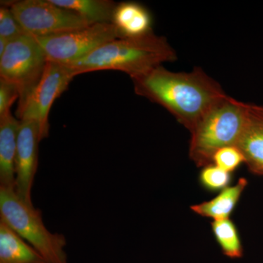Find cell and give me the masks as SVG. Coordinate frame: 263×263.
I'll list each match as a JSON object with an SVG mask.
<instances>
[{"mask_svg":"<svg viewBox=\"0 0 263 263\" xmlns=\"http://www.w3.org/2000/svg\"><path fill=\"white\" fill-rule=\"evenodd\" d=\"M131 79L137 95L163 107L190 132L228 96L221 85L200 67L176 72L161 65Z\"/></svg>","mask_w":263,"mask_h":263,"instance_id":"cell-1","label":"cell"},{"mask_svg":"<svg viewBox=\"0 0 263 263\" xmlns=\"http://www.w3.org/2000/svg\"><path fill=\"white\" fill-rule=\"evenodd\" d=\"M176 60V52L167 38L152 32L142 37L108 41L84 58L65 65L76 76L94 71L117 70L132 78Z\"/></svg>","mask_w":263,"mask_h":263,"instance_id":"cell-2","label":"cell"},{"mask_svg":"<svg viewBox=\"0 0 263 263\" xmlns=\"http://www.w3.org/2000/svg\"><path fill=\"white\" fill-rule=\"evenodd\" d=\"M247 105L228 95L190 131V157L197 167L212 164L213 156L220 148L236 146L245 125Z\"/></svg>","mask_w":263,"mask_h":263,"instance_id":"cell-3","label":"cell"},{"mask_svg":"<svg viewBox=\"0 0 263 263\" xmlns=\"http://www.w3.org/2000/svg\"><path fill=\"white\" fill-rule=\"evenodd\" d=\"M0 221L50 263H68L65 235L49 231L43 222L41 211L24 202L15 189L0 187Z\"/></svg>","mask_w":263,"mask_h":263,"instance_id":"cell-4","label":"cell"},{"mask_svg":"<svg viewBox=\"0 0 263 263\" xmlns=\"http://www.w3.org/2000/svg\"><path fill=\"white\" fill-rule=\"evenodd\" d=\"M47 58L37 39L24 33L11 40L0 57V78L18 88L16 114L23 109L43 75Z\"/></svg>","mask_w":263,"mask_h":263,"instance_id":"cell-5","label":"cell"},{"mask_svg":"<svg viewBox=\"0 0 263 263\" xmlns=\"http://www.w3.org/2000/svg\"><path fill=\"white\" fill-rule=\"evenodd\" d=\"M3 5L9 7L24 32L35 37L55 35L89 25L81 15L51 0H22Z\"/></svg>","mask_w":263,"mask_h":263,"instance_id":"cell-6","label":"cell"},{"mask_svg":"<svg viewBox=\"0 0 263 263\" xmlns=\"http://www.w3.org/2000/svg\"><path fill=\"white\" fill-rule=\"evenodd\" d=\"M35 38L48 62L69 65L87 56L104 43L121 38V35L113 24H97L55 35Z\"/></svg>","mask_w":263,"mask_h":263,"instance_id":"cell-7","label":"cell"},{"mask_svg":"<svg viewBox=\"0 0 263 263\" xmlns=\"http://www.w3.org/2000/svg\"><path fill=\"white\" fill-rule=\"evenodd\" d=\"M76 76L67 65L48 62L37 87L23 109L16 114L19 120L29 119L38 123L41 141L49 135L48 117L52 105Z\"/></svg>","mask_w":263,"mask_h":263,"instance_id":"cell-8","label":"cell"},{"mask_svg":"<svg viewBox=\"0 0 263 263\" xmlns=\"http://www.w3.org/2000/svg\"><path fill=\"white\" fill-rule=\"evenodd\" d=\"M41 141L38 123L29 119L20 120L15 154V191L29 205H33L32 191L37 171Z\"/></svg>","mask_w":263,"mask_h":263,"instance_id":"cell-9","label":"cell"},{"mask_svg":"<svg viewBox=\"0 0 263 263\" xmlns=\"http://www.w3.org/2000/svg\"><path fill=\"white\" fill-rule=\"evenodd\" d=\"M236 146L249 171L263 176V105H247L245 125Z\"/></svg>","mask_w":263,"mask_h":263,"instance_id":"cell-10","label":"cell"},{"mask_svg":"<svg viewBox=\"0 0 263 263\" xmlns=\"http://www.w3.org/2000/svg\"><path fill=\"white\" fill-rule=\"evenodd\" d=\"M20 120L11 112L0 117V187L15 189V161Z\"/></svg>","mask_w":263,"mask_h":263,"instance_id":"cell-11","label":"cell"},{"mask_svg":"<svg viewBox=\"0 0 263 263\" xmlns=\"http://www.w3.org/2000/svg\"><path fill=\"white\" fill-rule=\"evenodd\" d=\"M112 24L121 38L138 37L154 32L152 13L144 5L135 2H125L117 5Z\"/></svg>","mask_w":263,"mask_h":263,"instance_id":"cell-12","label":"cell"},{"mask_svg":"<svg viewBox=\"0 0 263 263\" xmlns=\"http://www.w3.org/2000/svg\"><path fill=\"white\" fill-rule=\"evenodd\" d=\"M247 184V180L240 178L236 184L221 190L212 200L191 206L192 211L203 217L211 218L214 221L230 219Z\"/></svg>","mask_w":263,"mask_h":263,"instance_id":"cell-13","label":"cell"},{"mask_svg":"<svg viewBox=\"0 0 263 263\" xmlns=\"http://www.w3.org/2000/svg\"><path fill=\"white\" fill-rule=\"evenodd\" d=\"M0 263H50L3 221H0Z\"/></svg>","mask_w":263,"mask_h":263,"instance_id":"cell-14","label":"cell"},{"mask_svg":"<svg viewBox=\"0 0 263 263\" xmlns=\"http://www.w3.org/2000/svg\"><path fill=\"white\" fill-rule=\"evenodd\" d=\"M65 9L75 12L89 25L112 24L117 3L110 0H51Z\"/></svg>","mask_w":263,"mask_h":263,"instance_id":"cell-15","label":"cell"},{"mask_svg":"<svg viewBox=\"0 0 263 263\" xmlns=\"http://www.w3.org/2000/svg\"><path fill=\"white\" fill-rule=\"evenodd\" d=\"M213 233L221 251L230 258H239L243 255V247L238 229L230 219L213 221Z\"/></svg>","mask_w":263,"mask_h":263,"instance_id":"cell-16","label":"cell"},{"mask_svg":"<svg viewBox=\"0 0 263 263\" xmlns=\"http://www.w3.org/2000/svg\"><path fill=\"white\" fill-rule=\"evenodd\" d=\"M199 180L205 190L211 192H221L229 186L231 174L217 167L215 164H211L202 167Z\"/></svg>","mask_w":263,"mask_h":263,"instance_id":"cell-17","label":"cell"},{"mask_svg":"<svg viewBox=\"0 0 263 263\" xmlns=\"http://www.w3.org/2000/svg\"><path fill=\"white\" fill-rule=\"evenodd\" d=\"M245 163V157L236 146L224 147L213 156L212 164L232 174L240 164Z\"/></svg>","mask_w":263,"mask_h":263,"instance_id":"cell-18","label":"cell"},{"mask_svg":"<svg viewBox=\"0 0 263 263\" xmlns=\"http://www.w3.org/2000/svg\"><path fill=\"white\" fill-rule=\"evenodd\" d=\"M26 33L15 18L9 7L0 8V37L11 41Z\"/></svg>","mask_w":263,"mask_h":263,"instance_id":"cell-19","label":"cell"},{"mask_svg":"<svg viewBox=\"0 0 263 263\" xmlns=\"http://www.w3.org/2000/svg\"><path fill=\"white\" fill-rule=\"evenodd\" d=\"M18 98L19 91L17 86L0 78V117L10 111L12 105Z\"/></svg>","mask_w":263,"mask_h":263,"instance_id":"cell-20","label":"cell"},{"mask_svg":"<svg viewBox=\"0 0 263 263\" xmlns=\"http://www.w3.org/2000/svg\"><path fill=\"white\" fill-rule=\"evenodd\" d=\"M9 41L5 39V38L0 37V57L3 56L5 53V50L8 47Z\"/></svg>","mask_w":263,"mask_h":263,"instance_id":"cell-21","label":"cell"}]
</instances>
